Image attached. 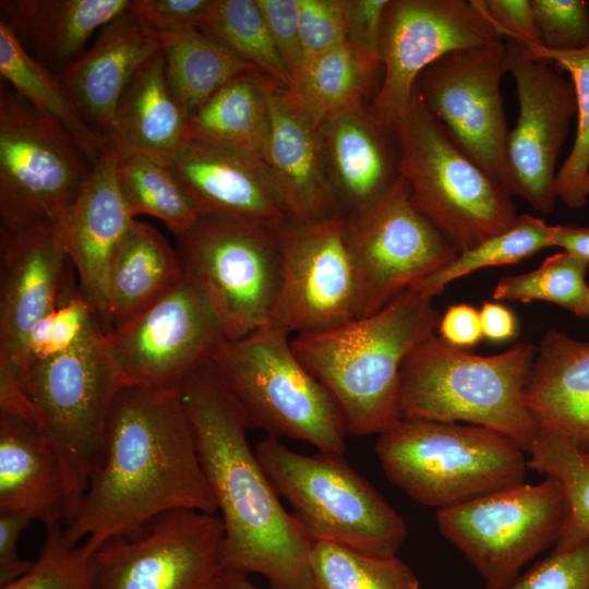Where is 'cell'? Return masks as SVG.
Instances as JSON below:
<instances>
[{
    "mask_svg": "<svg viewBox=\"0 0 589 589\" xmlns=\"http://www.w3.org/2000/svg\"><path fill=\"white\" fill-rule=\"evenodd\" d=\"M178 509L217 513L178 387L122 385L107 416L103 456L64 536L99 548Z\"/></svg>",
    "mask_w": 589,
    "mask_h": 589,
    "instance_id": "6da1fadb",
    "label": "cell"
},
{
    "mask_svg": "<svg viewBox=\"0 0 589 589\" xmlns=\"http://www.w3.org/2000/svg\"><path fill=\"white\" fill-rule=\"evenodd\" d=\"M178 390L221 513L229 570L259 574L272 589H318L311 567L315 541L279 501L213 361L190 372Z\"/></svg>",
    "mask_w": 589,
    "mask_h": 589,
    "instance_id": "7a4b0ae2",
    "label": "cell"
},
{
    "mask_svg": "<svg viewBox=\"0 0 589 589\" xmlns=\"http://www.w3.org/2000/svg\"><path fill=\"white\" fill-rule=\"evenodd\" d=\"M441 316L432 299L408 289L373 314L294 336L291 346L333 397L348 434H381L402 419L406 357L435 334Z\"/></svg>",
    "mask_w": 589,
    "mask_h": 589,
    "instance_id": "3957f363",
    "label": "cell"
},
{
    "mask_svg": "<svg viewBox=\"0 0 589 589\" xmlns=\"http://www.w3.org/2000/svg\"><path fill=\"white\" fill-rule=\"evenodd\" d=\"M534 356L536 348L527 342L479 356L446 344L435 333L401 365L402 419L464 421L503 434L528 454L538 430L524 387Z\"/></svg>",
    "mask_w": 589,
    "mask_h": 589,
    "instance_id": "277c9868",
    "label": "cell"
},
{
    "mask_svg": "<svg viewBox=\"0 0 589 589\" xmlns=\"http://www.w3.org/2000/svg\"><path fill=\"white\" fill-rule=\"evenodd\" d=\"M375 453L387 479L437 509L524 483L526 453L478 425L401 419L378 434Z\"/></svg>",
    "mask_w": 589,
    "mask_h": 589,
    "instance_id": "5b68a950",
    "label": "cell"
},
{
    "mask_svg": "<svg viewBox=\"0 0 589 589\" xmlns=\"http://www.w3.org/2000/svg\"><path fill=\"white\" fill-rule=\"evenodd\" d=\"M212 361L248 428L305 442L317 452L345 453L341 413L296 354L290 336L267 324L227 340Z\"/></svg>",
    "mask_w": 589,
    "mask_h": 589,
    "instance_id": "8992f818",
    "label": "cell"
},
{
    "mask_svg": "<svg viewBox=\"0 0 589 589\" xmlns=\"http://www.w3.org/2000/svg\"><path fill=\"white\" fill-rule=\"evenodd\" d=\"M395 132L412 203L459 253L513 226L518 215L512 195L414 94Z\"/></svg>",
    "mask_w": 589,
    "mask_h": 589,
    "instance_id": "52a82bcc",
    "label": "cell"
},
{
    "mask_svg": "<svg viewBox=\"0 0 589 589\" xmlns=\"http://www.w3.org/2000/svg\"><path fill=\"white\" fill-rule=\"evenodd\" d=\"M254 452L314 541L375 555H396L405 542V520L342 455L299 454L273 436Z\"/></svg>",
    "mask_w": 589,
    "mask_h": 589,
    "instance_id": "ba28073f",
    "label": "cell"
},
{
    "mask_svg": "<svg viewBox=\"0 0 589 589\" xmlns=\"http://www.w3.org/2000/svg\"><path fill=\"white\" fill-rule=\"evenodd\" d=\"M0 365L12 372L32 402L81 505L103 456L110 405L122 386L105 334L94 320L74 346L57 357Z\"/></svg>",
    "mask_w": 589,
    "mask_h": 589,
    "instance_id": "9c48e42d",
    "label": "cell"
},
{
    "mask_svg": "<svg viewBox=\"0 0 589 589\" xmlns=\"http://www.w3.org/2000/svg\"><path fill=\"white\" fill-rule=\"evenodd\" d=\"M93 163L72 134L13 88H0V233L53 226Z\"/></svg>",
    "mask_w": 589,
    "mask_h": 589,
    "instance_id": "30bf717a",
    "label": "cell"
},
{
    "mask_svg": "<svg viewBox=\"0 0 589 589\" xmlns=\"http://www.w3.org/2000/svg\"><path fill=\"white\" fill-rule=\"evenodd\" d=\"M278 224L200 216L176 236L183 274L202 290L228 340L269 322L281 281Z\"/></svg>",
    "mask_w": 589,
    "mask_h": 589,
    "instance_id": "8fae6325",
    "label": "cell"
},
{
    "mask_svg": "<svg viewBox=\"0 0 589 589\" xmlns=\"http://www.w3.org/2000/svg\"><path fill=\"white\" fill-rule=\"evenodd\" d=\"M558 480L545 476L436 510L441 533L482 577L485 589H505L521 568L555 544L565 519Z\"/></svg>",
    "mask_w": 589,
    "mask_h": 589,
    "instance_id": "7c38bea8",
    "label": "cell"
},
{
    "mask_svg": "<svg viewBox=\"0 0 589 589\" xmlns=\"http://www.w3.org/2000/svg\"><path fill=\"white\" fill-rule=\"evenodd\" d=\"M225 532L216 514L178 509L95 555L93 589H228Z\"/></svg>",
    "mask_w": 589,
    "mask_h": 589,
    "instance_id": "4fadbf2b",
    "label": "cell"
},
{
    "mask_svg": "<svg viewBox=\"0 0 589 589\" xmlns=\"http://www.w3.org/2000/svg\"><path fill=\"white\" fill-rule=\"evenodd\" d=\"M345 238L358 284V317L377 312L459 254L414 206L401 175L381 200L345 217Z\"/></svg>",
    "mask_w": 589,
    "mask_h": 589,
    "instance_id": "5bb4252c",
    "label": "cell"
},
{
    "mask_svg": "<svg viewBox=\"0 0 589 589\" xmlns=\"http://www.w3.org/2000/svg\"><path fill=\"white\" fill-rule=\"evenodd\" d=\"M501 40L480 0H388L381 31L382 77L366 105L370 113L395 130L424 69L447 53Z\"/></svg>",
    "mask_w": 589,
    "mask_h": 589,
    "instance_id": "9a60e30c",
    "label": "cell"
},
{
    "mask_svg": "<svg viewBox=\"0 0 589 589\" xmlns=\"http://www.w3.org/2000/svg\"><path fill=\"white\" fill-rule=\"evenodd\" d=\"M202 290L183 274L164 296L105 342L121 385L178 387L227 341Z\"/></svg>",
    "mask_w": 589,
    "mask_h": 589,
    "instance_id": "2e32d148",
    "label": "cell"
},
{
    "mask_svg": "<svg viewBox=\"0 0 589 589\" xmlns=\"http://www.w3.org/2000/svg\"><path fill=\"white\" fill-rule=\"evenodd\" d=\"M281 281L268 325L288 336L314 334L359 316L356 272L345 217L277 225Z\"/></svg>",
    "mask_w": 589,
    "mask_h": 589,
    "instance_id": "e0dca14e",
    "label": "cell"
},
{
    "mask_svg": "<svg viewBox=\"0 0 589 589\" xmlns=\"http://www.w3.org/2000/svg\"><path fill=\"white\" fill-rule=\"evenodd\" d=\"M506 72L507 48L501 40L447 53L420 73L413 91L454 141L503 188L509 129L500 85Z\"/></svg>",
    "mask_w": 589,
    "mask_h": 589,
    "instance_id": "ac0fdd59",
    "label": "cell"
},
{
    "mask_svg": "<svg viewBox=\"0 0 589 589\" xmlns=\"http://www.w3.org/2000/svg\"><path fill=\"white\" fill-rule=\"evenodd\" d=\"M504 41L519 105L506 141L504 189L549 214L556 200L557 157L577 112L575 89L551 62L532 58L516 40Z\"/></svg>",
    "mask_w": 589,
    "mask_h": 589,
    "instance_id": "d6986e66",
    "label": "cell"
},
{
    "mask_svg": "<svg viewBox=\"0 0 589 589\" xmlns=\"http://www.w3.org/2000/svg\"><path fill=\"white\" fill-rule=\"evenodd\" d=\"M119 149L108 145L74 203L52 226L82 294L108 334L107 280L113 255L134 220L117 179Z\"/></svg>",
    "mask_w": 589,
    "mask_h": 589,
    "instance_id": "ffe728a7",
    "label": "cell"
},
{
    "mask_svg": "<svg viewBox=\"0 0 589 589\" xmlns=\"http://www.w3.org/2000/svg\"><path fill=\"white\" fill-rule=\"evenodd\" d=\"M52 226L0 233V361L21 351L32 327L80 289Z\"/></svg>",
    "mask_w": 589,
    "mask_h": 589,
    "instance_id": "44dd1931",
    "label": "cell"
},
{
    "mask_svg": "<svg viewBox=\"0 0 589 589\" xmlns=\"http://www.w3.org/2000/svg\"><path fill=\"white\" fill-rule=\"evenodd\" d=\"M256 74L269 110L263 164L288 216L303 223L344 217L328 180L318 127L287 85Z\"/></svg>",
    "mask_w": 589,
    "mask_h": 589,
    "instance_id": "7402d4cb",
    "label": "cell"
},
{
    "mask_svg": "<svg viewBox=\"0 0 589 589\" xmlns=\"http://www.w3.org/2000/svg\"><path fill=\"white\" fill-rule=\"evenodd\" d=\"M199 216L263 224L288 217L263 163L184 140L167 164Z\"/></svg>",
    "mask_w": 589,
    "mask_h": 589,
    "instance_id": "603a6c76",
    "label": "cell"
},
{
    "mask_svg": "<svg viewBox=\"0 0 589 589\" xmlns=\"http://www.w3.org/2000/svg\"><path fill=\"white\" fill-rule=\"evenodd\" d=\"M62 460L35 420L0 411V514L67 526L79 509Z\"/></svg>",
    "mask_w": 589,
    "mask_h": 589,
    "instance_id": "cb8c5ba5",
    "label": "cell"
},
{
    "mask_svg": "<svg viewBox=\"0 0 589 589\" xmlns=\"http://www.w3.org/2000/svg\"><path fill=\"white\" fill-rule=\"evenodd\" d=\"M160 50L127 10L101 27L91 46L58 73L87 127L110 144L119 100L136 70Z\"/></svg>",
    "mask_w": 589,
    "mask_h": 589,
    "instance_id": "d4e9b609",
    "label": "cell"
},
{
    "mask_svg": "<svg viewBox=\"0 0 589 589\" xmlns=\"http://www.w3.org/2000/svg\"><path fill=\"white\" fill-rule=\"evenodd\" d=\"M318 129L328 180L344 217L372 206L400 178L396 132L378 123L368 106Z\"/></svg>",
    "mask_w": 589,
    "mask_h": 589,
    "instance_id": "484cf974",
    "label": "cell"
},
{
    "mask_svg": "<svg viewBox=\"0 0 589 589\" xmlns=\"http://www.w3.org/2000/svg\"><path fill=\"white\" fill-rule=\"evenodd\" d=\"M524 399L538 431L589 455V340L550 329L536 350Z\"/></svg>",
    "mask_w": 589,
    "mask_h": 589,
    "instance_id": "4316f807",
    "label": "cell"
},
{
    "mask_svg": "<svg viewBox=\"0 0 589 589\" xmlns=\"http://www.w3.org/2000/svg\"><path fill=\"white\" fill-rule=\"evenodd\" d=\"M130 0H2L1 19L41 65L59 73L85 51L88 39L127 11Z\"/></svg>",
    "mask_w": 589,
    "mask_h": 589,
    "instance_id": "83f0119b",
    "label": "cell"
},
{
    "mask_svg": "<svg viewBox=\"0 0 589 589\" xmlns=\"http://www.w3.org/2000/svg\"><path fill=\"white\" fill-rule=\"evenodd\" d=\"M188 116L176 97L159 50L134 73L115 116L110 144L167 166L185 139Z\"/></svg>",
    "mask_w": 589,
    "mask_h": 589,
    "instance_id": "f1b7e54d",
    "label": "cell"
},
{
    "mask_svg": "<svg viewBox=\"0 0 589 589\" xmlns=\"http://www.w3.org/2000/svg\"><path fill=\"white\" fill-rule=\"evenodd\" d=\"M182 276L176 249L155 227L134 218L109 268L108 334L158 300Z\"/></svg>",
    "mask_w": 589,
    "mask_h": 589,
    "instance_id": "f546056e",
    "label": "cell"
},
{
    "mask_svg": "<svg viewBox=\"0 0 589 589\" xmlns=\"http://www.w3.org/2000/svg\"><path fill=\"white\" fill-rule=\"evenodd\" d=\"M257 72L231 80L188 119L185 139L263 163L269 110Z\"/></svg>",
    "mask_w": 589,
    "mask_h": 589,
    "instance_id": "4dcf8cb0",
    "label": "cell"
},
{
    "mask_svg": "<svg viewBox=\"0 0 589 589\" xmlns=\"http://www.w3.org/2000/svg\"><path fill=\"white\" fill-rule=\"evenodd\" d=\"M158 41L169 84L188 119L231 80L260 72L200 28Z\"/></svg>",
    "mask_w": 589,
    "mask_h": 589,
    "instance_id": "1f68e13d",
    "label": "cell"
},
{
    "mask_svg": "<svg viewBox=\"0 0 589 589\" xmlns=\"http://www.w3.org/2000/svg\"><path fill=\"white\" fill-rule=\"evenodd\" d=\"M0 73L35 108L62 124L95 165L105 144L84 122L59 75L37 62L0 22Z\"/></svg>",
    "mask_w": 589,
    "mask_h": 589,
    "instance_id": "d6a6232c",
    "label": "cell"
},
{
    "mask_svg": "<svg viewBox=\"0 0 589 589\" xmlns=\"http://www.w3.org/2000/svg\"><path fill=\"white\" fill-rule=\"evenodd\" d=\"M289 89L318 128L366 106L372 98L347 43L305 60Z\"/></svg>",
    "mask_w": 589,
    "mask_h": 589,
    "instance_id": "836d02e7",
    "label": "cell"
},
{
    "mask_svg": "<svg viewBox=\"0 0 589 589\" xmlns=\"http://www.w3.org/2000/svg\"><path fill=\"white\" fill-rule=\"evenodd\" d=\"M117 179L134 218L136 215L155 217L176 237L190 229L200 217L169 168L147 156L119 151Z\"/></svg>",
    "mask_w": 589,
    "mask_h": 589,
    "instance_id": "e575fe53",
    "label": "cell"
},
{
    "mask_svg": "<svg viewBox=\"0 0 589 589\" xmlns=\"http://www.w3.org/2000/svg\"><path fill=\"white\" fill-rule=\"evenodd\" d=\"M528 467L558 480L565 496V519L556 549L589 540V458L557 435L537 431Z\"/></svg>",
    "mask_w": 589,
    "mask_h": 589,
    "instance_id": "d590c367",
    "label": "cell"
},
{
    "mask_svg": "<svg viewBox=\"0 0 589 589\" xmlns=\"http://www.w3.org/2000/svg\"><path fill=\"white\" fill-rule=\"evenodd\" d=\"M200 29L260 72L290 87L289 73L256 0H212Z\"/></svg>",
    "mask_w": 589,
    "mask_h": 589,
    "instance_id": "8d00e7d4",
    "label": "cell"
},
{
    "mask_svg": "<svg viewBox=\"0 0 589 589\" xmlns=\"http://www.w3.org/2000/svg\"><path fill=\"white\" fill-rule=\"evenodd\" d=\"M550 247H553L551 226L539 217L528 214L518 215L516 221L507 230L460 252L449 264L410 289L433 299L449 283L474 271L516 264Z\"/></svg>",
    "mask_w": 589,
    "mask_h": 589,
    "instance_id": "74e56055",
    "label": "cell"
},
{
    "mask_svg": "<svg viewBox=\"0 0 589 589\" xmlns=\"http://www.w3.org/2000/svg\"><path fill=\"white\" fill-rule=\"evenodd\" d=\"M527 50V49H526ZM528 53L567 72L576 96L577 130L568 156L556 172L555 197L569 208L584 207L589 199V46L573 51H553L538 46Z\"/></svg>",
    "mask_w": 589,
    "mask_h": 589,
    "instance_id": "f35d334b",
    "label": "cell"
},
{
    "mask_svg": "<svg viewBox=\"0 0 589 589\" xmlns=\"http://www.w3.org/2000/svg\"><path fill=\"white\" fill-rule=\"evenodd\" d=\"M311 567L318 589H420L412 569L396 555L315 541Z\"/></svg>",
    "mask_w": 589,
    "mask_h": 589,
    "instance_id": "ab89813d",
    "label": "cell"
},
{
    "mask_svg": "<svg viewBox=\"0 0 589 589\" xmlns=\"http://www.w3.org/2000/svg\"><path fill=\"white\" fill-rule=\"evenodd\" d=\"M588 267L587 259L567 251L555 253L529 273L501 278L493 299L552 302L578 315L589 300Z\"/></svg>",
    "mask_w": 589,
    "mask_h": 589,
    "instance_id": "60d3db41",
    "label": "cell"
},
{
    "mask_svg": "<svg viewBox=\"0 0 589 589\" xmlns=\"http://www.w3.org/2000/svg\"><path fill=\"white\" fill-rule=\"evenodd\" d=\"M63 525L46 529L45 541L36 561L27 572L0 589H93L95 555L94 543L68 542Z\"/></svg>",
    "mask_w": 589,
    "mask_h": 589,
    "instance_id": "b9f144b4",
    "label": "cell"
},
{
    "mask_svg": "<svg viewBox=\"0 0 589 589\" xmlns=\"http://www.w3.org/2000/svg\"><path fill=\"white\" fill-rule=\"evenodd\" d=\"M94 320L88 302L79 290L32 327L14 359L0 362L20 364L57 357L73 347Z\"/></svg>",
    "mask_w": 589,
    "mask_h": 589,
    "instance_id": "7bdbcfd3",
    "label": "cell"
},
{
    "mask_svg": "<svg viewBox=\"0 0 589 589\" xmlns=\"http://www.w3.org/2000/svg\"><path fill=\"white\" fill-rule=\"evenodd\" d=\"M388 0H346V43L372 93L382 77L381 31Z\"/></svg>",
    "mask_w": 589,
    "mask_h": 589,
    "instance_id": "ee69618b",
    "label": "cell"
},
{
    "mask_svg": "<svg viewBox=\"0 0 589 589\" xmlns=\"http://www.w3.org/2000/svg\"><path fill=\"white\" fill-rule=\"evenodd\" d=\"M542 47L553 51L589 46V2L586 0H530Z\"/></svg>",
    "mask_w": 589,
    "mask_h": 589,
    "instance_id": "f6af8a7d",
    "label": "cell"
},
{
    "mask_svg": "<svg viewBox=\"0 0 589 589\" xmlns=\"http://www.w3.org/2000/svg\"><path fill=\"white\" fill-rule=\"evenodd\" d=\"M505 589H589V540L556 549Z\"/></svg>",
    "mask_w": 589,
    "mask_h": 589,
    "instance_id": "bcb514c9",
    "label": "cell"
},
{
    "mask_svg": "<svg viewBox=\"0 0 589 589\" xmlns=\"http://www.w3.org/2000/svg\"><path fill=\"white\" fill-rule=\"evenodd\" d=\"M346 0H298L305 60L346 43Z\"/></svg>",
    "mask_w": 589,
    "mask_h": 589,
    "instance_id": "7dc6e473",
    "label": "cell"
},
{
    "mask_svg": "<svg viewBox=\"0 0 589 589\" xmlns=\"http://www.w3.org/2000/svg\"><path fill=\"white\" fill-rule=\"evenodd\" d=\"M212 0H133L128 11L157 40L200 28Z\"/></svg>",
    "mask_w": 589,
    "mask_h": 589,
    "instance_id": "c3c4849f",
    "label": "cell"
},
{
    "mask_svg": "<svg viewBox=\"0 0 589 589\" xmlns=\"http://www.w3.org/2000/svg\"><path fill=\"white\" fill-rule=\"evenodd\" d=\"M256 3L287 68L291 86L305 62L299 32L298 0H256Z\"/></svg>",
    "mask_w": 589,
    "mask_h": 589,
    "instance_id": "681fc988",
    "label": "cell"
},
{
    "mask_svg": "<svg viewBox=\"0 0 589 589\" xmlns=\"http://www.w3.org/2000/svg\"><path fill=\"white\" fill-rule=\"evenodd\" d=\"M480 4L503 37L527 50L542 46L530 0H480Z\"/></svg>",
    "mask_w": 589,
    "mask_h": 589,
    "instance_id": "f907efd6",
    "label": "cell"
},
{
    "mask_svg": "<svg viewBox=\"0 0 589 589\" xmlns=\"http://www.w3.org/2000/svg\"><path fill=\"white\" fill-rule=\"evenodd\" d=\"M31 521L22 515L0 514V587L22 576L33 564L17 554L20 536Z\"/></svg>",
    "mask_w": 589,
    "mask_h": 589,
    "instance_id": "816d5d0a",
    "label": "cell"
},
{
    "mask_svg": "<svg viewBox=\"0 0 589 589\" xmlns=\"http://www.w3.org/2000/svg\"><path fill=\"white\" fill-rule=\"evenodd\" d=\"M437 333L453 347L466 349L474 346L483 337L479 311L469 304L452 305L441 316Z\"/></svg>",
    "mask_w": 589,
    "mask_h": 589,
    "instance_id": "f5cc1de1",
    "label": "cell"
},
{
    "mask_svg": "<svg viewBox=\"0 0 589 589\" xmlns=\"http://www.w3.org/2000/svg\"><path fill=\"white\" fill-rule=\"evenodd\" d=\"M482 336L492 341H506L517 334L513 312L497 302H484L479 310Z\"/></svg>",
    "mask_w": 589,
    "mask_h": 589,
    "instance_id": "db71d44e",
    "label": "cell"
},
{
    "mask_svg": "<svg viewBox=\"0 0 589 589\" xmlns=\"http://www.w3.org/2000/svg\"><path fill=\"white\" fill-rule=\"evenodd\" d=\"M551 239L553 247L589 260V226H551Z\"/></svg>",
    "mask_w": 589,
    "mask_h": 589,
    "instance_id": "11a10c76",
    "label": "cell"
},
{
    "mask_svg": "<svg viewBox=\"0 0 589 589\" xmlns=\"http://www.w3.org/2000/svg\"><path fill=\"white\" fill-rule=\"evenodd\" d=\"M228 589H263L255 586L248 578V575L230 572L228 576Z\"/></svg>",
    "mask_w": 589,
    "mask_h": 589,
    "instance_id": "9f6ffc18",
    "label": "cell"
},
{
    "mask_svg": "<svg viewBox=\"0 0 589 589\" xmlns=\"http://www.w3.org/2000/svg\"><path fill=\"white\" fill-rule=\"evenodd\" d=\"M580 317L589 318V300L585 304V306L581 309L580 313L578 314Z\"/></svg>",
    "mask_w": 589,
    "mask_h": 589,
    "instance_id": "6f0895ef",
    "label": "cell"
},
{
    "mask_svg": "<svg viewBox=\"0 0 589 589\" xmlns=\"http://www.w3.org/2000/svg\"><path fill=\"white\" fill-rule=\"evenodd\" d=\"M589 458V455H586Z\"/></svg>",
    "mask_w": 589,
    "mask_h": 589,
    "instance_id": "680465c9",
    "label": "cell"
}]
</instances>
